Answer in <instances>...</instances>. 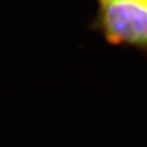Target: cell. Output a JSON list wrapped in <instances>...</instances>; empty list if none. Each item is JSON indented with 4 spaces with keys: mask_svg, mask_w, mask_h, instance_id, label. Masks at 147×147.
<instances>
[{
    "mask_svg": "<svg viewBox=\"0 0 147 147\" xmlns=\"http://www.w3.org/2000/svg\"><path fill=\"white\" fill-rule=\"evenodd\" d=\"M97 27L111 44L147 53V0H104Z\"/></svg>",
    "mask_w": 147,
    "mask_h": 147,
    "instance_id": "cell-1",
    "label": "cell"
},
{
    "mask_svg": "<svg viewBox=\"0 0 147 147\" xmlns=\"http://www.w3.org/2000/svg\"><path fill=\"white\" fill-rule=\"evenodd\" d=\"M101 1H104V0H101Z\"/></svg>",
    "mask_w": 147,
    "mask_h": 147,
    "instance_id": "cell-2",
    "label": "cell"
}]
</instances>
